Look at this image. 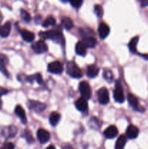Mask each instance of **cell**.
Listing matches in <instances>:
<instances>
[{"mask_svg": "<svg viewBox=\"0 0 148 149\" xmlns=\"http://www.w3.org/2000/svg\"><path fill=\"white\" fill-rule=\"evenodd\" d=\"M103 77L107 82L111 83L113 81V72L110 69H104L103 71Z\"/></svg>", "mask_w": 148, "mask_h": 149, "instance_id": "cell-28", "label": "cell"}, {"mask_svg": "<svg viewBox=\"0 0 148 149\" xmlns=\"http://www.w3.org/2000/svg\"><path fill=\"white\" fill-rule=\"evenodd\" d=\"M37 138L41 143L44 144L47 143L50 139V134L47 130L44 129H39L37 131Z\"/></svg>", "mask_w": 148, "mask_h": 149, "instance_id": "cell-9", "label": "cell"}, {"mask_svg": "<svg viewBox=\"0 0 148 149\" xmlns=\"http://www.w3.org/2000/svg\"><path fill=\"white\" fill-rule=\"evenodd\" d=\"M89 127L91 128V129L98 130L99 128L100 127V125H101V122H100V121L97 118L92 117L89 120Z\"/></svg>", "mask_w": 148, "mask_h": 149, "instance_id": "cell-27", "label": "cell"}, {"mask_svg": "<svg viewBox=\"0 0 148 149\" xmlns=\"http://www.w3.org/2000/svg\"><path fill=\"white\" fill-rule=\"evenodd\" d=\"M66 71L67 74L73 78L79 79L82 77V71L74 62H69L67 63Z\"/></svg>", "mask_w": 148, "mask_h": 149, "instance_id": "cell-2", "label": "cell"}, {"mask_svg": "<svg viewBox=\"0 0 148 149\" xmlns=\"http://www.w3.org/2000/svg\"><path fill=\"white\" fill-rule=\"evenodd\" d=\"M8 58L5 55L0 53V71L7 77H9V73L6 66L8 64Z\"/></svg>", "mask_w": 148, "mask_h": 149, "instance_id": "cell-11", "label": "cell"}, {"mask_svg": "<svg viewBox=\"0 0 148 149\" xmlns=\"http://www.w3.org/2000/svg\"><path fill=\"white\" fill-rule=\"evenodd\" d=\"M55 23H56V20H55V19L52 16H49V17H46V20L44 21L42 26H43V27L44 28H47L50 26H54V25H55Z\"/></svg>", "mask_w": 148, "mask_h": 149, "instance_id": "cell-29", "label": "cell"}, {"mask_svg": "<svg viewBox=\"0 0 148 149\" xmlns=\"http://www.w3.org/2000/svg\"><path fill=\"white\" fill-rule=\"evenodd\" d=\"M8 93V90L7 89L4 88V87H0V96H2L4 95H6Z\"/></svg>", "mask_w": 148, "mask_h": 149, "instance_id": "cell-36", "label": "cell"}, {"mask_svg": "<svg viewBox=\"0 0 148 149\" xmlns=\"http://www.w3.org/2000/svg\"><path fill=\"white\" fill-rule=\"evenodd\" d=\"M62 149H74V148H73L72 147L70 146H65L62 147Z\"/></svg>", "mask_w": 148, "mask_h": 149, "instance_id": "cell-38", "label": "cell"}, {"mask_svg": "<svg viewBox=\"0 0 148 149\" xmlns=\"http://www.w3.org/2000/svg\"><path fill=\"white\" fill-rule=\"evenodd\" d=\"M62 1H63V2H67V1H68L69 0H61Z\"/></svg>", "mask_w": 148, "mask_h": 149, "instance_id": "cell-41", "label": "cell"}, {"mask_svg": "<svg viewBox=\"0 0 148 149\" xmlns=\"http://www.w3.org/2000/svg\"><path fill=\"white\" fill-rule=\"evenodd\" d=\"M28 106L30 110L33 111L35 112H42L45 110L46 106L45 103H41V102L37 101V100H30L28 102Z\"/></svg>", "mask_w": 148, "mask_h": 149, "instance_id": "cell-6", "label": "cell"}, {"mask_svg": "<svg viewBox=\"0 0 148 149\" xmlns=\"http://www.w3.org/2000/svg\"><path fill=\"white\" fill-rule=\"evenodd\" d=\"M24 138H26V141H27V142L28 143H34V139H33V136H32V134L31 132H30V130H26L24 132Z\"/></svg>", "mask_w": 148, "mask_h": 149, "instance_id": "cell-30", "label": "cell"}, {"mask_svg": "<svg viewBox=\"0 0 148 149\" xmlns=\"http://www.w3.org/2000/svg\"><path fill=\"white\" fill-rule=\"evenodd\" d=\"M139 129L136 126L131 125L126 129V137L129 139H135L139 135Z\"/></svg>", "mask_w": 148, "mask_h": 149, "instance_id": "cell-12", "label": "cell"}, {"mask_svg": "<svg viewBox=\"0 0 148 149\" xmlns=\"http://www.w3.org/2000/svg\"><path fill=\"white\" fill-rule=\"evenodd\" d=\"M15 114H17V116L20 118L22 123L26 124V122H27V118H26V112H25L24 109H23L21 106H16L15 109Z\"/></svg>", "mask_w": 148, "mask_h": 149, "instance_id": "cell-19", "label": "cell"}, {"mask_svg": "<svg viewBox=\"0 0 148 149\" xmlns=\"http://www.w3.org/2000/svg\"><path fill=\"white\" fill-rule=\"evenodd\" d=\"M138 42H139V36H135L131 39L130 42L129 44V48L130 51L133 53H136V45H137Z\"/></svg>", "mask_w": 148, "mask_h": 149, "instance_id": "cell-25", "label": "cell"}, {"mask_svg": "<svg viewBox=\"0 0 148 149\" xmlns=\"http://www.w3.org/2000/svg\"><path fill=\"white\" fill-rule=\"evenodd\" d=\"M113 97H114V100L117 103H123L125 100V96L124 93H123V87H122L121 84H120L119 81L116 82L115 88L114 91H113Z\"/></svg>", "mask_w": 148, "mask_h": 149, "instance_id": "cell-3", "label": "cell"}, {"mask_svg": "<svg viewBox=\"0 0 148 149\" xmlns=\"http://www.w3.org/2000/svg\"><path fill=\"white\" fill-rule=\"evenodd\" d=\"M61 25H62V27H63L64 29H66V30H71V29L73 27V20L68 17H62V20H61Z\"/></svg>", "mask_w": 148, "mask_h": 149, "instance_id": "cell-23", "label": "cell"}, {"mask_svg": "<svg viewBox=\"0 0 148 149\" xmlns=\"http://www.w3.org/2000/svg\"><path fill=\"white\" fill-rule=\"evenodd\" d=\"M118 133V130L117 127L114 125L109 126L104 131V135L107 139H113L115 137H116Z\"/></svg>", "mask_w": 148, "mask_h": 149, "instance_id": "cell-13", "label": "cell"}, {"mask_svg": "<svg viewBox=\"0 0 148 149\" xmlns=\"http://www.w3.org/2000/svg\"><path fill=\"white\" fill-rule=\"evenodd\" d=\"M35 81H37L39 84H42L43 83V79H42V77L40 74H36L34 75Z\"/></svg>", "mask_w": 148, "mask_h": 149, "instance_id": "cell-35", "label": "cell"}, {"mask_svg": "<svg viewBox=\"0 0 148 149\" xmlns=\"http://www.w3.org/2000/svg\"><path fill=\"white\" fill-rule=\"evenodd\" d=\"M15 146L12 143H5L3 144L2 146L0 148V149H14Z\"/></svg>", "mask_w": 148, "mask_h": 149, "instance_id": "cell-34", "label": "cell"}, {"mask_svg": "<svg viewBox=\"0 0 148 149\" xmlns=\"http://www.w3.org/2000/svg\"><path fill=\"white\" fill-rule=\"evenodd\" d=\"M97 97L98 101L100 104L106 105L110 101V95H109L108 90L105 87H102L97 91Z\"/></svg>", "mask_w": 148, "mask_h": 149, "instance_id": "cell-5", "label": "cell"}, {"mask_svg": "<svg viewBox=\"0 0 148 149\" xmlns=\"http://www.w3.org/2000/svg\"><path fill=\"white\" fill-rule=\"evenodd\" d=\"M78 89H79L80 93L81 95V97L86 99V100H89V99L91 98V90L88 82L84 81L80 82Z\"/></svg>", "mask_w": 148, "mask_h": 149, "instance_id": "cell-4", "label": "cell"}, {"mask_svg": "<svg viewBox=\"0 0 148 149\" xmlns=\"http://www.w3.org/2000/svg\"><path fill=\"white\" fill-rule=\"evenodd\" d=\"M83 1L84 0H69L71 5L73 7H75V8H78V7H81L83 3Z\"/></svg>", "mask_w": 148, "mask_h": 149, "instance_id": "cell-33", "label": "cell"}, {"mask_svg": "<svg viewBox=\"0 0 148 149\" xmlns=\"http://www.w3.org/2000/svg\"><path fill=\"white\" fill-rule=\"evenodd\" d=\"M126 143V137L125 135H120L118 138L115 143V149H123Z\"/></svg>", "mask_w": 148, "mask_h": 149, "instance_id": "cell-26", "label": "cell"}, {"mask_svg": "<svg viewBox=\"0 0 148 149\" xmlns=\"http://www.w3.org/2000/svg\"><path fill=\"white\" fill-rule=\"evenodd\" d=\"M1 107H2V101H1V100H0V110H1Z\"/></svg>", "mask_w": 148, "mask_h": 149, "instance_id": "cell-40", "label": "cell"}, {"mask_svg": "<svg viewBox=\"0 0 148 149\" xmlns=\"http://www.w3.org/2000/svg\"><path fill=\"white\" fill-rule=\"evenodd\" d=\"M98 32L99 36H100V39H104L107 37L110 33V28L107 26L106 23H101L99 26L98 28Z\"/></svg>", "mask_w": 148, "mask_h": 149, "instance_id": "cell-14", "label": "cell"}, {"mask_svg": "<svg viewBox=\"0 0 148 149\" xmlns=\"http://www.w3.org/2000/svg\"><path fill=\"white\" fill-rule=\"evenodd\" d=\"M99 71H100V69H99V68L97 65H90L87 67L86 75L89 78H94V77H96L98 75Z\"/></svg>", "mask_w": 148, "mask_h": 149, "instance_id": "cell-20", "label": "cell"}, {"mask_svg": "<svg viewBox=\"0 0 148 149\" xmlns=\"http://www.w3.org/2000/svg\"><path fill=\"white\" fill-rule=\"evenodd\" d=\"M61 116L59 113L57 112H52L49 115V122H50L51 125H52L53 127L56 126L58 123H59V120H60Z\"/></svg>", "mask_w": 148, "mask_h": 149, "instance_id": "cell-22", "label": "cell"}, {"mask_svg": "<svg viewBox=\"0 0 148 149\" xmlns=\"http://www.w3.org/2000/svg\"><path fill=\"white\" fill-rule=\"evenodd\" d=\"M20 33H21L22 38H23L25 42H31L34 40L35 34L32 33L31 31H29L24 29V30H22L20 31Z\"/></svg>", "mask_w": 148, "mask_h": 149, "instance_id": "cell-21", "label": "cell"}, {"mask_svg": "<svg viewBox=\"0 0 148 149\" xmlns=\"http://www.w3.org/2000/svg\"><path fill=\"white\" fill-rule=\"evenodd\" d=\"M17 129L15 126H9L4 128L1 131V135L6 138H11L15 136L17 134Z\"/></svg>", "mask_w": 148, "mask_h": 149, "instance_id": "cell-10", "label": "cell"}, {"mask_svg": "<svg viewBox=\"0 0 148 149\" xmlns=\"http://www.w3.org/2000/svg\"><path fill=\"white\" fill-rule=\"evenodd\" d=\"M94 13H95L96 15L98 17H102L104 12H103V9L101 5H100V4H96L94 6Z\"/></svg>", "mask_w": 148, "mask_h": 149, "instance_id": "cell-32", "label": "cell"}, {"mask_svg": "<svg viewBox=\"0 0 148 149\" xmlns=\"http://www.w3.org/2000/svg\"><path fill=\"white\" fill-rule=\"evenodd\" d=\"M81 42L86 48H94L97 45V40L92 36H86L82 39Z\"/></svg>", "mask_w": 148, "mask_h": 149, "instance_id": "cell-17", "label": "cell"}, {"mask_svg": "<svg viewBox=\"0 0 148 149\" xmlns=\"http://www.w3.org/2000/svg\"><path fill=\"white\" fill-rule=\"evenodd\" d=\"M10 31H11V23L10 22H7L0 27V36L2 38L7 37L10 35Z\"/></svg>", "mask_w": 148, "mask_h": 149, "instance_id": "cell-18", "label": "cell"}, {"mask_svg": "<svg viewBox=\"0 0 148 149\" xmlns=\"http://www.w3.org/2000/svg\"><path fill=\"white\" fill-rule=\"evenodd\" d=\"M39 36L43 39H51L61 45L64 44V37L62 36V33L59 31L51 30L41 31L39 33Z\"/></svg>", "mask_w": 148, "mask_h": 149, "instance_id": "cell-1", "label": "cell"}, {"mask_svg": "<svg viewBox=\"0 0 148 149\" xmlns=\"http://www.w3.org/2000/svg\"><path fill=\"white\" fill-rule=\"evenodd\" d=\"M127 99H128V101H129V105H130V106H131L134 110L139 111H142L141 110L142 108L139 106V101H138L137 98H136L133 95L128 94Z\"/></svg>", "mask_w": 148, "mask_h": 149, "instance_id": "cell-15", "label": "cell"}, {"mask_svg": "<svg viewBox=\"0 0 148 149\" xmlns=\"http://www.w3.org/2000/svg\"><path fill=\"white\" fill-rule=\"evenodd\" d=\"M48 71L52 74H60L63 71V65L59 61H54L48 65Z\"/></svg>", "mask_w": 148, "mask_h": 149, "instance_id": "cell-7", "label": "cell"}, {"mask_svg": "<svg viewBox=\"0 0 148 149\" xmlns=\"http://www.w3.org/2000/svg\"><path fill=\"white\" fill-rule=\"evenodd\" d=\"M32 49L36 53L42 54L48 50V47L44 41L39 40L32 45Z\"/></svg>", "mask_w": 148, "mask_h": 149, "instance_id": "cell-8", "label": "cell"}, {"mask_svg": "<svg viewBox=\"0 0 148 149\" xmlns=\"http://www.w3.org/2000/svg\"><path fill=\"white\" fill-rule=\"evenodd\" d=\"M46 149H55V148L54 146H48Z\"/></svg>", "mask_w": 148, "mask_h": 149, "instance_id": "cell-39", "label": "cell"}, {"mask_svg": "<svg viewBox=\"0 0 148 149\" xmlns=\"http://www.w3.org/2000/svg\"><path fill=\"white\" fill-rule=\"evenodd\" d=\"M75 107L78 111L81 112H85L88 109V103L87 100L83 98V97H79L75 103Z\"/></svg>", "mask_w": 148, "mask_h": 149, "instance_id": "cell-16", "label": "cell"}, {"mask_svg": "<svg viewBox=\"0 0 148 149\" xmlns=\"http://www.w3.org/2000/svg\"><path fill=\"white\" fill-rule=\"evenodd\" d=\"M139 3H140V5L142 7H145L148 6V0H139Z\"/></svg>", "mask_w": 148, "mask_h": 149, "instance_id": "cell-37", "label": "cell"}, {"mask_svg": "<svg viewBox=\"0 0 148 149\" xmlns=\"http://www.w3.org/2000/svg\"><path fill=\"white\" fill-rule=\"evenodd\" d=\"M20 15H21V17L23 18V20L24 21L27 22V23L28 22H30V20H31V16H30V15L25 10H20Z\"/></svg>", "mask_w": 148, "mask_h": 149, "instance_id": "cell-31", "label": "cell"}, {"mask_svg": "<svg viewBox=\"0 0 148 149\" xmlns=\"http://www.w3.org/2000/svg\"><path fill=\"white\" fill-rule=\"evenodd\" d=\"M75 52L81 56H84L86 54V48L81 42H78L75 45Z\"/></svg>", "mask_w": 148, "mask_h": 149, "instance_id": "cell-24", "label": "cell"}]
</instances>
